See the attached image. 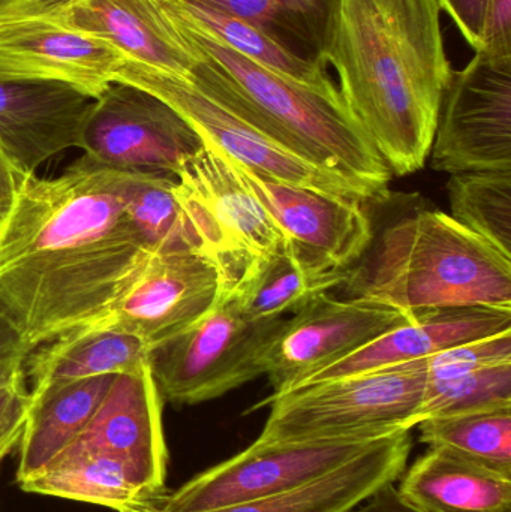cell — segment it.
<instances>
[{
  "label": "cell",
  "mask_w": 511,
  "mask_h": 512,
  "mask_svg": "<svg viewBox=\"0 0 511 512\" xmlns=\"http://www.w3.org/2000/svg\"><path fill=\"white\" fill-rule=\"evenodd\" d=\"M153 254L116 170L80 158L56 179L23 176L0 228V315L32 352L107 318Z\"/></svg>",
  "instance_id": "1"
},
{
  "label": "cell",
  "mask_w": 511,
  "mask_h": 512,
  "mask_svg": "<svg viewBox=\"0 0 511 512\" xmlns=\"http://www.w3.org/2000/svg\"><path fill=\"white\" fill-rule=\"evenodd\" d=\"M438 0H333L321 51L390 173L426 165L453 68Z\"/></svg>",
  "instance_id": "2"
},
{
  "label": "cell",
  "mask_w": 511,
  "mask_h": 512,
  "mask_svg": "<svg viewBox=\"0 0 511 512\" xmlns=\"http://www.w3.org/2000/svg\"><path fill=\"white\" fill-rule=\"evenodd\" d=\"M158 3L197 60L189 80L198 89L300 158L351 180L371 201L387 200L392 173L344 102L246 59L173 0Z\"/></svg>",
  "instance_id": "3"
},
{
  "label": "cell",
  "mask_w": 511,
  "mask_h": 512,
  "mask_svg": "<svg viewBox=\"0 0 511 512\" xmlns=\"http://www.w3.org/2000/svg\"><path fill=\"white\" fill-rule=\"evenodd\" d=\"M351 297L407 312L455 306L511 309V258L440 210H417L381 234L372 255L350 268Z\"/></svg>",
  "instance_id": "4"
},
{
  "label": "cell",
  "mask_w": 511,
  "mask_h": 512,
  "mask_svg": "<svg viewBox=\"0 0 511 512\" xmlns=\"http://www.w3.org/2000/svg\"><path fill=\"white\" fill-rule=\"evenodd\" d=\"M426 378L422 361L345 376L272 394L257 442H374L420 424Z\"/></svg>",
  "instance_id": "5"
},
{
  "label": "cell",
  "mask_w": 511,
  "mask_h": 512,
  "mask_svg": "<svg viewBox=\"0 0 511 512\" xmlns=\"http://www.w3.org/2000/svg\"><path fill=\"white\" fill-rule=\"evenodd\" d=\"M285 319H251L219 294L191 327L149 349L162 400L198 405L266 375L267 354Z\"/></svg>",
  "instance_id": "6"
},
{
  "label": "cell",
  "mask_w": 511,
  "mask_h": 512,
  "mask_svg": "<svg viewBox=\"0 0 511 512\" xmlns=\"http://www.w3.org/2000/svg\"><path fill=\"white\" fill-rule=\"evenodd\" d=\"M114 83L140 87L167 102L207 146L252 173L288 185L305 186L369 203L371 197L351 180L300 158L222 107L189 78L126 60Z\"/></svg>",
  "instance_id": "7"
},
{
  "label": "cell",
  "mask_w": 511,
  "mask_h": 512,
  "mask_svg": "<svg viewBox=\"0 0 511 512\" xmlns=\"http://www.w3.org/2000/svg\"><path fill=\"white\" fill-rule=\"evenodd\" d=\"M203 146L197 131L167 102L140 87L111 83L93 101L78 149L96 167L176 177Z\"/></svg>",
  "instance_id": "8"
},
{
  "label": "cell",
  "mask_w": 511,
  "mask_h": 512,
  "mask_svg": "<svg viewBox=\"0 0 511 512\" xmlns=\"http://www.w3.org/2000/svg\"><path fill=\"white\" fill-rule=\"evenodd\" d=\"M176 179L203 251L221 267L222 286L233 282L252 259L287 246L284 233L231 162L206 143L183 162Z\"/></svg>",
  "instance_id": "9"
},
{
  "label": "cell",
  "mask_w": 511,
  "mask_h": 512,
  "mask_svg": "<svg viewBox=\"0 0 511 512\" xmlns=\"http://www.w3.org/2000/svg\"><path fill=\"white\" fill-rule=\"evenodd\" d=\"M374 442L255 441L231 459L195 475L176 492L162 493L147 508L155 512H206L291 492L356 459Z\"/></svg>",
  "instance_id": "10"
},
{
  "label": "cell",
  "mask_w": 511,
  "mask_h": 512,
  "mask_svg": "<svg viewBox=\"0 0 511 512\" xmlns=\"http://www.w3.org/2000/svg\"><path fill=\"white\" fill-rule=\"evenodd\" d=\"M429 159L450 176L511 170V57L476 53L453 71Z\"/></svg>",
  "instance_id": "11"
},
{
  "label": "cell",
  "mask_w": 511,
  "mask_h": 512,
  "mask_svg": "<svg viewBox=\"0 0 511 512\" xmlns=\"http://www.w3.org/2000/svg\"><path fill=\"white\" fill-rule=\"evenodd\" d=\"M54 2L0 8V81H57L96 99L126 57L105 39L63 24Z\"/></svg>",
  "instance_id": "12"
},
{
  "label": "cell",
  "mask_w": 511,
  "mask_h": 512,
  "mask_svg": "<svg viewBox=\"0 0 511 512\" xmlns=\"http://www.w3.org/2000/svg\"><path fill=\"white\" fill-rule=\"evenodd\" d=\"M414 313L377 298L336 300L330 292L317 295L285 319L267 354L266 375L273 394L294 390L312 373L407 324Z\"/></svg>",
  "instance_id": "13"
},
{
  "label": "cell",
  "mask_w": 511,
  "mask_h": 512,
  "mask_svg": "<svg viewBox=\"0 0 511 512\" xmlns=\"http://www.w3.org/2000/svg\"><path fill=\"white\" fill-rule=\"evenodd\" d=\"M228 161L303 264L317 270H350L371 248L374 228L362 201L267 179Z\"/></svg>",
  "instance_id": "14"
},
{
  "label": "cell",
  "mask_w": 511,
  "mask_h": 512,
  "mask_svg": "<svg viewBox=\"0 0 511 512\" xmlns=\"http://www.w3.org/2000/svg\"><path fill=\"white\" fill-rule=\"evenodd\" d=\"M222 282L218 261L204 252H155L105 321L140 337L150 349L203 318Z\"/></svg>",
  "instance_id": "15"
},
{
  "label": "cell",
  "mask_w": 511,
  "mask_h": 512,
  "mask_svg": "<svg viewBox=\"0 0 511 512\" xmlns=\"http://www.w3.org/2000/svg\"><path fill=\"white\" fill-rule=\"evenodd\" d=\"M68 448L116 460L150 499L164 493L168 450L162 399L149 363L140 372L116 375L95 414Z\"/></svg>",
  "instance_id": "16"
},
{
  "label": "cell",
  "mask_w": 511,
  "mask_h": 512,
  "mask_svg": "<svg viewBox=\"0 0 511 512\" xmlns=\"http://www.w3.org/2000/svg\"><path fill=\"white\" fill-rule=\"evenodd\" d=\"M95 99L57 81H0V150L21 176L78 147Z\"/></svg>",
  "instance_id": "17"
},
{
  "label": "cell",
  "mask_w": 511,
  "mask_h": 512,
  "mask_svg": "<svg viewBox=\"0 0 511 512\" xmlns=\"http://www.w3.org/2000/svg\"><path fill=\"white\" fill-rule=\"evenodd\" d=\"M509 331L511 309L503 307L455 306L419 310L407 324L387 331L359 351L312 373L299 387L413 363L452 346Z\"/></svg>",
  "instance_id": "18"
},
{
  "label": "cell",
  "mask_w": 511,
  "mask_h": 512,
  "mask_svg": "<svg viewBox=\"0 0 511 512\" xmlns=\"http://www.w3.org/2000/svg\"><path fill=\"white\" fill-rule=\"evenodd\" d=\"M53 9L63 24L105 39L126 60L191 77L197 60L158 0H56Z\"/></svg>",
  "instance_id": "19"
},
{
  "label": "cell",
  "mask_w": 511,
  "mask_h": 512,
  "mask_svg": "<svg viewBox=\"0 0 511 512\" xmlns=\"http://www.w3.org/2000/svg\"><path fill=\"white\" fill-rule=\"evenodd\" d=\"M411 448L410 432L396 433L374 442L356 459L299 489L206 512H347L384 484L398 481L407 469ZM140 512L155 511L144 508Z\"/></svg>",
  "instance_id": "20"
},
{
  "label": "cell",
  "mask_w": 511,
  "mask_h": 512,
  "mask_svg": "<svg viewBox=\"0 0 511 512\" xmlns=\"http://www.w3.org/2000/svg\"><path fill=\"white\" fill-rule=\"evenodd\" d=\"M147 354L149 348L140 337L104 319L33 349L24 372L29 390H38L59 382L140 372Z\"/></svg>",
  "instance_id": "21"
},
{
  "label": "cell",
  "mask_w": 511,
  "mask_h": 512,
  "mask_svg": "<svg viewBox=\"0 0 511 512\" xmlns=\"http://www.w3.org/2000/svg\"><path fill=\"white\" fill-rule=\"evenodd\" d=\"M114 378L95 376L29 390V417L18 444V484L44 471L75 441Z\"/></svg>",
  "instance_id": "22"
},
{
  "label": "cell",
  "mask_w": 511,
  "mask_h": 512,
  "mask_svg": "<svg viewBox=\"0 0 511 512\" xmlns=\"http://www.w3.org/2000/svg\"><path fill=\"white\" fill-rule=\"evenodd\" d=\"M398 490L423 512H511V480L441 448L405 469Z\"/></svg>",
  "instance_id": "23"
},
{
  "label": "cell",
  "mask_w": 511,
  "mask_h": 512,
  "mask_svg": "<svg viewBox=\"0 0 511 512\" xmlns=\"http://www.w3.org/2000/svg\"><path fill=\"white\" fill-rule=\"evenodd\" d=\"M350 270H317L303 264L288 245L252 259L219 294L251 319H279L296 313L317 295L344 286Z\"/></svg>",
  "instance_id": "24"
},
{
  "label": "cell",
  "mask_w": 511,
  "mask_h": 512,
  "mask_svg": "<svg viewBox=\"0 0 511 512\" xmlns=\"http://www.w3.org/2000/svg\"><path fill=\"white\" fill-rule=\"evenodd\" d=\"M18 486L33 495L99 505L117 512H140L153 501L116 460L71 448Z\"/></svg>",
  "instance_id": "25"
},
{
  "label": "cell",
  "mask_w": 511,
  "mask_h": 512,
  "mask_svg": "<svg viewBox=\"0 0 511 512\" xmlns=\"http://www.w3.org/2000/svg\"><path fill=\"white\" fill-rule=\"evenodd\" d=\"M173 2L183 14L188 15L191 20L200 24L203 29L246 59L293 83L309 87L326 98L342 102L338 87L323 66L285 50L282 45L264 35L257 27L239 18L231 17L192 0H173Z\"/></svg>",
  "instance_id": "26"
},
{
  "label": "cell",
  "mask_w": 511,
  "mask_h": 512,
  "mask_svg": "<svg viewBox=\"0 0 511 512\" xmlns=\"http://www.w3.org/2000/svg\"><path fill=\"white\" fill-rule=\"evenodd\" d=\"M246 21L285 50L321 65L333 0H192ZM324 68V66H323ZM327 69V68H326Z\"/></svg>",
  "instance_id": "27"
},
{
  "label": "cell",
  "mask_w": 511,
  "mask_h": 512,
  "mask_svg": "<svg viewBox=\"0 0 511 512\" xmlns=\"http://www.w3.org/2000/svg\"><path fill=\"white\" fill-rule=\"evenodd\" d=\"M117 173L126 210L153 251L191 249L204 252L180 198L176 177Z\"/></svg>",
  "instance_id": "28"
},
{
  "label": "cell",
  "mask_w": 511,
  "mask_h": 512,
  "mask_svg": "<svg viewBox=\"0 0 511 512\" xmlns=\"http://www.w3.org/2000/svg\"><path fill=\"white\" fill-rule=\"evenodd\" d=\"M420 441L511 480V406L483 409L419 424Z\"/></svg>",
  "instance_id": "29"
},
{
  "label": "cell",
  "mask_w": 511,
  "mask_h": 512,
  "mask_svg": "<svg viewBox=\"0 0 511 512\" xmlns=\"http://www.w3.org/2000/svg\"><path fill=\"white\" fill-rule=\"evenodd\" d=\"M450 216L511 258V170L452 174Z\"/></svg>",
  "instance_id": "30"
},
{
  "label": "cell",
  "mask_w": 511,
  "mask_h": 512,
  "mask_svg": "<svg viewBox=\"0 0 511 512\" xmlns=\"http://www.w3.org/2000/svg\"><path fill=\"white\" fill-rule=\"evenodd\" d=\"M503 406H511V363L441 381H426L420 420Z\"/></svg>",
  "instance_id": "31"
},
{
  "label": "cell",
  "mask_w": 511,
  "mask_h": 512,
  "mask_svg": "<svg viewBox=\"0 0 511 512\" xmlns=\"http://www.w3.org/2000/svg\"><path fill=\"white\" fill-rule=\"evenodd\" d=\"M30 349L14 327L0 315V435L27 412L26 360Z\"/></svg>",
  "instance_id": "32"
},
{
  "label": "cell",
  "mask_w": 511,
  "mask_h": 512,
  "mask_svg": "<svg viewBox=\"0 0 511 512\" xmlns=\"http://www.w3.org/2000/svg\"><path fill=\"white\" fill-rule=\"evenodd\" d=\"M420 361L428 381L455 378L485 367L511 363V331L461 343Z\"/></svg>",
  "instance_id": "33"
},
{
  "label": "cell",
  "mask_w": 511,
  "mask_h": 512,
  "mask_svg": "<svg viewBox=\"0 0 511 512\" xmlns=\"http://www.w3.org/2000/svg\"><path fill=\"white\" fill-rule=\"evenodd\" d=\"M441 11L446 12L467 44L479 53L483 48L486 18L491 0H438Z\"/></svg>",
  "instance_id": "34"
},
{
  "label": "cell",
  "mask_w": 511,
  "mask_h": 512,
  "mask_svg": "<svg viewBox=\"0 0 511 512\" xmlns=\"http://www.w3.org/2000/svg\"><path fill=\"white\" fill-rule=\"evenodd\" d=\"M479 53L511 57V0H491Z\"/></svg>",
  "instance_id": "35"
},
{
  "label": "cell",
  "mask_w": 511,
  "mask_h": 512,
  "mask_svg": "<svg viewBox=\"0 0 511 512\" xmlns=\"http://www.w3.org/2000/svg\"><path fill=\"white\" fill-rule=\"evenodd\" d=\"M393 484H384L366 499V504L362 502L347 512H423L410 504Z\"/></svg>",
  "instance_id": "36"
},
{
  "label": "cell",
  "mask_w": 511,
  "mask_h": 512,
  "mask_svg": "<svg viewBox=\"0 0 511 512\" xmlns=\"http://www.w3.org/2000/svg\"><path fill=\"white\" fill-rule=\"evenodd\" d=\"M21 177L23 176L17 173L5 153L0 150V228L14 210Z\"/></svg>",
  "instance_id": "37"
},
{
  "label": "cell",
  "mask_w": 511,
  "mask_h": 512,
  "mask_svg": "<svg viewBox=\"0 0 511 512\" xmlns=\"http://www.w3.org/2000/svg\"><path fill=\"white\" fill-rule=\"evenodd\" d=\"M29 2V0H0V8H6V6L18 5V3Z\"/></svg>",
  "instance_id": "38"
}]
</instances>
